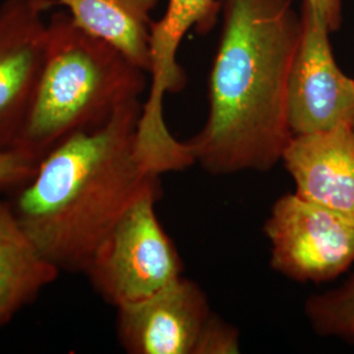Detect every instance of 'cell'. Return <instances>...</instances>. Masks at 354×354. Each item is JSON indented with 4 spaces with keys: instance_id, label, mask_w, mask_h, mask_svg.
<instances>
[{
    "instance_id": "1",
    "label": "cell",
    "mask_w": 354,
    "mask_h": 354,
    "mask_svg": "<svg viewBox=\"0 0 354 354\" xmlns=\"http://www.w3.org/2000/svg\"><path fill=\"white\" fill-rule=\"evenodd\" d=\"M222 13L207 120L185 143L212 175L268 172L292 137L288 84L301 12L292 0H222Z\"/></svg>"
},
{
    "instance_id": "2",
    "label": "cell",
    "mask_w": 354,
    "mask_h": 354,
    "mask_svg": "<svg viewBox=\"0 0 354 354\" xmlns=\"http://www.w3.org/2000/svg\"><path fill=\"white\" fill-rule=\"evenodd\" d=\"M143 105L121 106L102 127L71 136L39 162L11 206L39 254L59 272L84 273L118 219L160 175L137 153Z\"/></svg>"
},
{
    "instance_id": "3",
    "label": "cell",
    "mask_w": 354,
    "mask_h": 354,
    "mask_svg": "<svg viewBox=\"0 0 354 354\" xmlns=\"http://www.w3.org/2000/svg\"><path fill=\"white\" fill-rule=\"evenodd\" d=\"M146 71L76 26L68 12L48 23L37 88L15 149L42 159L71 136L105 125L147 86Z\"/></svg>"
},
{
    "instance_id": "4",
    "label": "cell",
    "mask_w": 354,
    "mask_h": 354,
    "mask_svg": "<svg viewBox=\"0 0 354 354\" xmlns=\"http://www.w3.org/2000/svg\"><path fill=\"white\" fill-rule=\"evenodd\" d=\"M160 196L162 190H151L133 203L84 270L92 288L115 308L147 299L183 277V260L155 210Z\"/></svg>"
},
{
    "instance_id": "5",
    "label": "cell",
    "mask_w": 354,
    "mask_h": 354,
    "mask_svg": "<svg viewBox=\"0 0 354 354\" xmlns=\"http://www.w3.org/2000/svg\"><path fill=\"white\" fill-rule=\"evenodd\" d=\"M270 266L297 282H328L354 263V215L288 193L264 225Z\"/></svg>"
},
{
    "instance_id": "6",
    "label": "cell",
    "mask_w": 354,
    "mask_h": 354,
    "mask_svg": "<svg viewBox=\"0 0 354 354\" xmlns=\"http://www.w3.org/2000/svg\"><path fill=\"white\" fill-rule=\"evenodd\" d=\"M302 30L288 84L291 133L306 134L354 127V79L335 59L326 20L302 0Z\"/></svg>"
},
{
    "instance_id": "7",
    "label": "cell",
    "mask_w": 354,
    "mask_h": 354,
    "mask_svg": "<svg viewBox=\"0 0 354 354\" xmlns=\"http://www.w3.org/2000/svg\"><path fill=\"white\" fill-rule=\"evenodd\" d=\"M57 0H4L0 6V152L12 150L37 88L48 48L44 16Z\"/></svg>"
},
{
    "instance_id": "8",
    "label": "cell",
    "mask_w": 354,
    "mask_h": 354,
    "mask_svg": "<svg viewBox=\"0 0 354 354\" xmlns=\"http://www.w3.org/2000/svg\"><path fill=\"white\" fill-rule=\"evenodd\" d=\"M212 315L201 286L180 277L147 299L117 308V336L130 354H194Z\"/></svg>"
},
{
    "instance_id": "9",
    "label": "cell",
    "mask_w": 354,
    "mask_h": 354,
    "mask_svg": "<svg viewBox=\"0 0 354 354\" xmlns=\"http://www.w3.org/2000/svg\"><path fill=\"white\" fill-rule=\"evenodd\" d=\"M281 162L294 181L295 194L354 215V127L294 134Z\"/></svg>"
},
{
    "instance_id": "10",
    "label": "cell",
    "mask_w": 354,
    "mask_h": 354,
    "mask_svg": "<svg viewBox=\"0 0 354 354\" xmlns=\"http://www.w3.org/2000/svg\"><path fill=\"white\" fill-rule=\"evenodd\" d=\"M222 10L218 0H168L165 16L151 26V86L142 112L162 117L167 92L176 93L185 86V74L177 64V51L190 29L206 33L215 26ZM165 115V114H163Z\"/></svg>"
},
{
    "instance_id": "11",
    "label": "cell",
    "mask_w": 354,
    "mask_h": 354,
    "mask_svg": "<svg viewBox=\"0 0 354 354\" xmlns=\"http://www.w3.org/2000/svg\"><path fill=\"white\" fill-rule=\"evenodd\" d=\"M159 0H57L76 26L124 54L137 67L151 68V13Z\"/></svg>"
},
{
    "instance_id": "12",
    "label": "cell",
    "mask_w": 354,
    "mask_h": 354,
    "mask_svg": "<svg viewBox=\"0 0 354 354\" xmlns=\"http://www.w3.org/2000/svg\"><path fill=\"white\" fill-rule=\"evenodd\" d=\"M26 236L11 203L0 200V329L59 276Z\"/></svg>"
},
{
    "instance_id": "13",
    "label": "cell",
    "mask_w": 354,
    "mask_h": 354,
    "mask_svg": "<svg viewBox=\"0 0 354 354\" xmlns=\"http://www.w3.org/2000/svg\"><path fill=\"white\" fill-rule=\"evenodd\" d=\"M304 314L319 336L354 344V274L337 289L311 295Z\"/></svg>"
},
{
    "instance_id": "14",
    "label": "cell",
    "mask_w": 354,
    "mask_h": 354,
    "mask_svg": "<svg viewBox=\"0 0 354 354\" xmlns=\"http://www.w3.org/2000/svg\"><path fill=\"white\" fill-rule=\"evenodd\" d=\"M239 352V330L213 314L203 327L194 354H236Z\"/></svg>"
},
{
    "instance_id": "15",
    "label": "cell",
    "mask_w": 354,
    "mask_h": 354,
    "mask_svg": "<svg viewBox=\"0 0 354 354\" xmlns=\"http://www.w3.org/2000/svg\"><path fill=\"white\" fill-rule=\"evenodd\" d=\"M36 156L12 149L0 152V189H17L37 168Z\"/></svg>"
},
{
    "instance_id": "16",
    "label": "cell",
    "mask_w": 354,
    "mask_h": 354,
    "mask_svg": "<svg viewBox=\"0 0 354 354\" xmlns=\"http://www.w3.org/2000/svg\"><path fill=\"white\" fill-rule=\"evenodd\" d=\"M317 12L326 20L329 30L337 32L342 23V0H307Z\"/></svg>"
}]
</instances>
